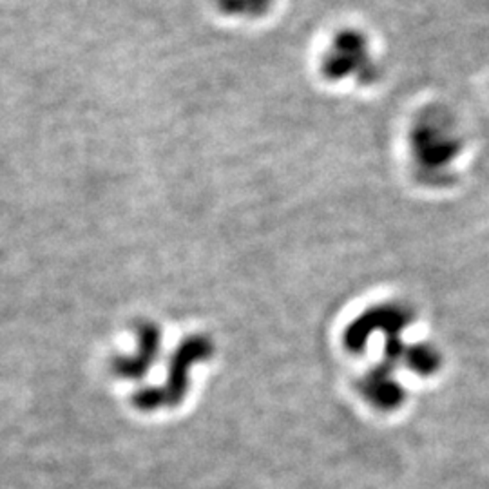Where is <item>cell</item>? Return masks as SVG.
Returning a JSON list of instances; mask_svg holds the SVG:
<instances>
[{
  "label": "cell",
  "instance_id": "3957f363",
  "mask_svg": "<svg viewBox=\"0 0 489 489\" xmlns=\"http://www.w3.org/2000/svg\"><path fill=\"white\" fill-rule=\"evenodd\" d=\"M213 4L225 19L254 22L270 15L277 0H213Z\"/></svg>",
  "mask_w": 489,
  "mask_h": 489
},
{
  "label": "cell",
  "instance_id": "6da1fadb",
  "mask_svg": "<svg viewBox=\"0 0 489 489\" xmlns=\"http://www.w3.org/2000/svg\"><path fill=\"white\" fill-rule=\"evenodd\" d=\"M406 144L414 174L424 183H444L448 167L462 151L453 120L435 108L424 109L412 120Z\"/></svg>",
  "mask_w": 489,
  "mask_h": 489
},
{
  "label": "cell",
  "instance_id": "7a4b0ae2",
  "mask_svg": "<svg viewBox=\"0 0 489 489\" xmlns=\"http://www.w3.org/2000/svg\"><path fill=\"white\" fill-rule=\"evenodd\" d=\"M319 73L330 83L373 85L380 78V62L371 37L361 28H341L319 55Z\"/></svg>",
  "mask_w": 489,
  "mask_h": 489
}]
</instances>
